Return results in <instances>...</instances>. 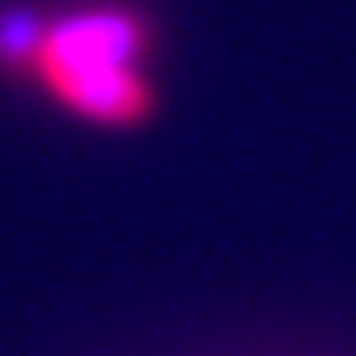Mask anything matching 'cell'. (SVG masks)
I'll return each instance as SVG.
<instances>
[{"mask_svg": "<svg viewBox=\"0 0 356 356\" xmlns=\"http://www.w3.org/2000/svg\"><path fill=\"white\" fill-rule=\"evenodd\" d=\"M56 102L92 125H134L148 116V24L130 5L70 10L38 33L33 65Z\"/></svg>", "mask_w": 356, "mask_h": 356, "instance_id": "obj_1", "label": "cell"}]
</instances>
